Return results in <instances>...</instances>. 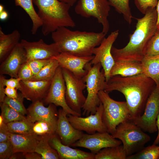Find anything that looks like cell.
<instances>
[{
	"label": "cell",
	"instance_id": "obj_1",
	"mask_svg": "<svg viewBox=\"0 0 159 159\" xmlns=\"http://www.w3.org/2000/svg\"><path fill=\"white\" fill-rule=\"evenodd\" d=\"M156 86L154 80L143 73L127 77L116 75L107 82L104 91L109 93L117 90L124 95L131 119L142 114L147 100Z\"/></svg>",
	"mask_w": 159,
	"mask_h": 159
},
{
	"label": "cell",
	"instance_id": "obj_2",
	"mask_svg": "<svg viewBox=\"0 0 159 159\" xmlns=\"http://www.w3.org/2000/svg\"><path fill=\"white\" fill-rule=\"evenodd\" d=\"M157 18L155 8L149 9L142 18H135L136 29L130 35L127 45L121 49L112 47L111 52L115 61L141 62L149 42L158 29Z\"/></svg>",
	"mask_w": 159,
	"mask_h": 159
},
{
	"label": "cell",
	"instance_id": "obj_3",
	"mask_svg": "<svg viewBox=\"0 0 159 159\" xmlns=\"http://www.w3.org/2000/svg\"><path fill=\"white\" fill-rule=\"evenodd\" d=\"M106 35L102 32L72 31L63 26L52 32V37L60 53L86 57L92 55L93 49L100 45Z\"/></svg>",
	"mask_w": 159,
	"mask_h": 159
},
{
	"label": "cell",
	"instance_id": "obj_4",
	"mask_svg": "<svg viewBox=\"0 0 159 159\" xmlns=\"http://www.w3.org/2000/svg\"><path fill=\"white\" fill-rule=\"evenodd\" d=\"M42 23L43 34L47 36L61 27H74L75 24L70 16L69 4L59 0H33Z\"/></svg>",
	"mask_w": 159,
	"mask_h": 159
},
{
	"label": "cell",
	"instance_id": "obj_5",
	"mask_svg": "<svg viewBox=\"0 0 159 159\" xmlns=\"http://www.w3.org/2000/svg\"><path fill=\"white\" fill-rule=\"evenodd\" d=\"M102 67L100 63L92 65L90 62L85 66L87 71L82 78L86 83L87 95L82 107L83 115L88 116L95 114L100 103L98 93L104 90L107 85L104 70H101Z\"/></svg>",
	"mask_w": 159,
	"mask_h": 159
},
{
	"label": "cell",
	"instance_id": "obj_6",
	"mask_svg": "<svg viewBox=\"0 0 159 159\" xmlns=\"http://www.w3.org/2000/svg\"><path fill=\"white\" fill-rule=\"evenodd\" d=\"M98 96L103 106V122L107 132L112 135L117 125L131 119L129 109L126 101L113 100L104 90L100 91Z\"/></svg>",
	"mask_w": 159,
	"mask_h": 159
},
{
	"label": "cell",
	"instance_id": "obj_7",
	"mask_svg": "<svg viewBox=\"0 0 159 159\" xmlns=\"http://www.w3.org/2000/svg\"><path fill=\"white\" fill-rule=\"evenodd\" d=\"M122 142L127 156L140 150L151 137L130 120L120 124L112 135Z\"/></svg>",
	"mask_w": 159,
	"mask_h": 159
},
{
	"label": "cell",
	"instance_id": "obj_8",
	"mask_svg": "<svg viewBox=\"0 0 159 159\" xmlns=\"http://www.w3.org/2000/svg\"><path fill=\"white\" fill-rule=\"evenodd\" d=\"M110 6L108 0H78L74 11L83 17H92L97 19L102 26V32L106 34L110 28L107 18Z\"/></svg>",
	"mask_w": 159,
	"mask_h": 159
},
{
	"label": "cell",
	"instance_id": "obj_9",
	"mask_svg": "<svg viewBox=\"0 0 159 159\" xmlns=\"http://www.w3.org/2000/svg\"><path fill=\"white\" fill-rule=\"evenodd\" d=\"M66 85L65 99L69 107L81 115V109L86 100L83 93L86 85L82 78L79 77L68 70L62 68Z\"/></svg>",
	"mask_w": 159,
	"mask_h": 159
},
{
	"label": "cell",
	"instance_id": "obj_10",
	"mask_svg": "<svg viewBox=\"0 0 159 159\" xmlns=\"http://www.w3.org/2000/svg\"><path fill=\"white\" fill-rule=\"evenodd\" d=\"M159 113V88L155 86L146 102L140 116L130 119L144 131L152 133L158 131L156 121Z\"/></svg>",
	"mask_w": 159,
	"mask_h": 159
},
{
	"label": "cell",
	"instance_id": "obj_11",
	"mask_svg": "<svg viewBox=\"0 0 159 159\" xmlns=\"http://www.w3.org/2000/svg\"><path fill=\"white\" fill-rule=\"evenodd\" d=\"M66 85L62 72L59 66L51 80L48 92L43 99L46 104H53L56 106H60L69 114L81 116L72 110L67 105L65 99Z\"/></svg>",
	"mask_w": 159,
	"mask_h": 159
},
{
	"label": "cell",
	"instance_id": "obj_12",
	"mask_svg": "<svg viewBox=\"0 0 159 159\" xmlns=\"http://www.w3.org/2000/svg\"><path fill=\"white\" fill-rule=\"evenodd\" d=\"M119 34V30L111 32L107 38H105L97 47L92 51L94 57L90 62L92 65L100 63L104 70L106 82L110 77V71L115 61L111 54L112 45Z\"/></svg>",
	"mask_w": 159,
	"mask_h": 159
},
{
	"label": "cell",
	"instance_id": "obj_13",
	"mask_svg": "<svg viewBox=\"0 0 159 159\" xmlns=\"http://www.w3.org/2000/svg\"><path fill=\"white\" fill-rule=\"evenodd\" d=\"M103 106L100 102L98 106L95 113L90 114L86 117L75 116L69 114L67 118L70 123L76 129L84 131L89 134L98 132H107V128L104 123L102 116Z\"/></svg>",
	"mask_w": 159,
	"mask_h": 159
},
{
	"label": "cell",
	"instance_id": "obj_14",
	"mask_svg": "<svg viewBox=\"0 0 159 159\" xmlns=\"http://www.w3.org/2000/svg\"><path fill=\"white\" fill-rule=\"evenodd\" d=\"M122 143L120 140L115 138L107 132H97L92 134H84L81 138L72 146L86 148L95 154L103 148L116 146Z\"/></svg>",
	"mask_w": 159,
	"mask_h": 159
},
{
	"label": "cell",
	"instance_id": "obj_15",
	"mask_svg": "<svg viewBox=\"0 0 159 159\" xmlns=\"http://www.w3.org/2000/svg\"><path fill=\"white\" fill-rule=\"evenodd\" d=\"M20 42L26 51L27 61L34 59H52L60 53L55 43L47 44L42 39L34 42L22 39Z\"/></svg>",
	"mask_w": 159,
	"mask_h": 159
},
{
	"label": "cell",
	"instance_id": "obj_16",
	"mask_svg": "<svg viewBox=\"0 0 159 159\" xmlns=\"http://www.w3.org/2000/svg\"><path fill=\"white\" fill-rule=\"evenodd\" d=\"M50 104L45 107L42 100H38L32 103L27 109V120L34 123L36 121L42 120L57 125L58 118L56 107Z\"/></svg>",
	"mask_w": 159,
	"mask_h": 159
},
{
	"label": "cell",
	"instance_id": "obj_17",
	"mask_svg": "<svg viewBox=\"0 0 159 159\" xmlns=\"http://www.w3.org/2000/svg\"><path fill=\"white\" fill-rule=\"evenodd\" d=\"M56 133L62 143L72 146L82 137V131L76 129L70 123L67 118L68 114L62 108L58 111Z\"/></svg>",
	"mask_w": 159,
	"mask_h": 159
},
{
	"label": "cell",
	"instance_id": "obj_18",
	"mask_svg": "<svg viewBox=\"0 0 159 159\" xmlns=\"http://www.w3.org/2000/svg\"><path fill=\"white\" fill-rule=\"evenodd\" d=\"M27 62L26 51L19 42L1 63L0 74H7L11 77L17 78L20 67Z\"/></svg>",
	"mask_w": 159,
	"mask_h": 159
},
{
	"label": "cell",
	"instance_id": "obj_19",
	"mask_svg": "<svg viewBox=\"0 0 159 159\" xmlns=\"http://www.w3.org/2000/svg\"><path fill=\"white\" fill-rule=\"evenodd\" d=\"M94 55L80 57L66 53H61L53 58L58 62L59 66L72 72L76 76L82 78L86 74L85 69L86 64L93 59Z\"/></svg>",
	"mask_w": 159,
	"mask_h": 159
},
{
	"label": "cell",
	"instance_id": "obj_20",
	"mask_svg": "<svg viewBox=\"0 0 159 159\" xmlns=\"http://www.w3.org/2000/svg\"><path fill=\"white\" fill-rule=\"evenodd\" d=\"M51 80L21 81V87L19 90L26 100L32 102L42 100L46 96Z\"/></svg>",
	"mask_w": 159,
	"mask_h": 159
},
{
	"label": "cell",
	"instance_id": "obj_21",
	"mask_svg": "<svg viewBox=\"0 0 159 159\" xmlns=\"http://www.w3.org/2000/svg\"><path fill=\"white\" fill-rule=\"evenodd\" d=\"M48 142L51 146L57 152L60 159H94V154L74 149L63 144L57 134L50 138Z\"/></svg>",
	"mask_w": 159,
	"mask_h": 159
},
{
	"label": "cell",
	"instance_id": "obj_22",
	"mask_svg": "<svg viewBox=\"0 0 159 159\" xmlns=\"http://www.w3.org/2000/svg\"><path fill=\"white\" fill-rule=\"evenodd\" d=\"M9 139L13 145L14 153L34 151L41 137L34 134L9 133Z\"/></svg>",
	"mask_w": 159,
	"mask_h": 159
},
{
	"label": "cell",
	"instance_id": "obj_23",
	"mask_svg": "<svg viewBox=\"0 0 159 159\" xmlns=\"http://www.w3.org/2000/svg\"><path fill=\"white\" fill-rule=\"evenodd\" d=\"M143 73L141 62L115 61L110 71V77L119 75L127 77Z\"/></svg>",
	"mask_w": 159,
	"mask_h": 159
},
{
	"label": "cell",
	"instance_id": "obj_24",
	"mask_svg": "<svg viewBox=\"0 0 159 159\" xmlns=\"http://www.w3.org/2000/svg\"><path fill=\"white\" fill-rule=\"evenodd\" d=\"M20 34L17 30L5 34L0 27V62L1 63L19 43Z\"/></svg>",
	"mask_w": 159,
	"mask_h": 159
},
{
	"label": "cell",
	"instance_id": "obj_25",
	"mask_svg": "<svg viewBox=\"0 0 159 159\" xmlns=\"http://www.w3.org/2000/svg\"><path fill=\"white\" fill-rule=\"evenodd\" d=\"M141 62L143 73L153 80L159 88V56L144 58Z\"/></svg>",
	"mask_w": 159,
	"mask_h": 159
},
{
	"label": "cell",
	"instance_id": "obj_26",
	"mask_svg": "<svg viewBox=\"0 0 159 159\" xmlns=\"http://www.w3.org/2000/svg\"><path fill=\"white\" fill-rule=\"evenodd\" d=\"M14 0L15 5L23 8L30 18L33 24L31 32L32 34H35L42 23L34 9L33 0Z\"/></svg>",
	"mask_w": 159,
	"mask_h": 159
},
{
	"label": "cell",
	"instance_id": "obj_27",
	"mask_svg": "<svg viewBox=\"0 0 159 159\" xmlns=\"http://www.w3.org/2000/svg\"><path fill=\"white\" fill-rule=\"evenodd\" d=\"M127 155L123 145L102 149L95 154L94 159H126Z\"/></svg>",
	"mask_w": 159,
	"mask_h": 159
},
{
	"label": "cell",
	"instance_id": "obj_28",
	"mask_svg": "<svg viewBox=\"0 0 159 159\" xmlns=\"http://www.w3.org/2000/svg\"><path fill=\"white\" fill-rule=\"evenodd\" d=\"M57 125L47 122L39 120L33 123L32 132L39 137L49 138L56 134Z\"/></svg>",
	"mask_w": 159,
	"mask_h": 159
},
{
	"label": "cell",
	"instance_id": "obj_29",
	"mask_svg": "<svg viewBox=\"0 0 159 159\" xmlns=\"http://www.w3.org/2000/svg\"><path fill=\"white\" fill-rule=\"evenodd\" d=\"M58 61L52 58L49 62L44 66L31 81H51L53 78L57 70L59 67Z\"/></svg>",
	"mask_w": 159,
	"mask_h": 159
},
{
	"label": "cell",
	"instance_id": "obj_30",
	"mask_svg": "<svg viewBox=\"0 0 159 159\" xmlns=\"http://www.w3.org/2000/svg\"><path fill=\"white\" fill-rule=\"evenodd\" d=\"M49 139L41 137L34 151L39 154L42 159H60L57 152L50 145Z\"/></svg>",
	"mask_w": 159,
	"mask_h": 159
},
{
	"label": "cell",
	"instance_id": "obj_31",
	"mask_svg": "<svg viewBox=\"0 0 159 159\" xmlns=\"http://www.w3.org/2000/svg\"><path fill=\"white\" fill-rule=\"evenodd\" d=\"M111 6H113L119 13L122 14L124 19L129 24L133 17L129 6V0H108Z\"/></svg>",
	"mask_w": 159,
	"mask_h": 159
},
{
	"label": "cell",
	"instance_id": "obj_32",
	"mask_svg": "<svg viewBox=\"0 0 159 159\" xmlns=\"http://www.w3.org/2000/svg\"><path fill=\"white\" fill-rule=\"evenodd\" d=\"M33 123L27 120H17L7 123L8 130L10 132L21 134H33L32 127Z\"/></svg>",
	"mask_w": 159,
	"mask_h": 159
},
{
	"label": "cell",
	"instance_id": "obj_33",
	"mask_svg": "<svg viewBox=\"0 0 159 159\" xmlns=\"http://www.w3.org/2000/svg\"><path fill=\"white\" fill-rule=\"evenodd\" d=\"M159 146L153 144L144 147L139 151L127 156V159H158Z\"/></svg>",
	"mask_w": 159,
	"mask_h": 159
},
{
	"label": "cell",
	"instance_id": "obj_34",
	"mask_svg": "<svg viewBox=\"0 0 159 159\" xmlns=\"http://www.w3.org/2000/svg\"><path fill=\"white\" fill-rule=\"evenodd\" d=\"M1 115L4 122L7 123L17 120H27L22 115L3 102L0 104Z\"/></svg>",
	"mask_w": 159,
	"mask_h": 159
},
{
	"label": "cell",
	"instance_id": "obj_35",
	"mask_svg": "<svg viewBox=\"0 0 159 159\" xmlns=\"http://www.w3.org/2000/svg\"><path fill=\"white\" fill-rule=\"evenodd\" d=\"M24 98L21 93L18 94V97L16 98H11L6 96L3 102L24 116L27 114V109L23 103Z\"/></svg>",
	"mask_w": 159,
	"mask_h": 159
},
{
	"label": "cell",
	"instance_id": "obj_36",
	"mask_svg": "<svg viewBox=\"0 0 159 159\" xmlns=\"http://www.w3.org/2000/svg\"><path fill=\"white\" fill-rule=\"evenodd\" d=\"M158 56H159V28L158 29L148 44L144 58Z\"/></svg>",
	"mask_w": 159,
	"mask_h": 159
},
{
	"label": "cell",
	"instance_id": "obj_37",
	"mask_svg": "<svg viewBox=\"0 0 159 159\" xmlns=\"http://www.w3.org/2000/svg\"><path fill=\"white\" fill-rule=\"evenodd\" d=\"M136 6L143 14H145L150 9L157 6L158 0H134Z\"/></svg>",
	"mask_w": 159,
	"mask_h": 159
},
{
	"label": "cell",
	"instance_id": "obj_38",
	"mask_svg": "<svg viewBox=\"0 0 159 159\" xmlns=\"http://www.w3.org/2000/svg\"><path fill=\"white\" fill-rule=\"evenodd\" d=\"M14 153L13 147L9 140L5 141L0 142V159H10Z\"/></svg>",
	"mask_w": 159,
	"mask_h": 159
},
{
	"label": "cell",
	"instance_id": "obj_39",
	"mask_svg": "<svg viewBox=\"0 0 159 159\" xmlns=\"http://www.w3.org/2000/svg\"><path fill=\"white\" fill-rule=\"evenodd\" d=\"M51 59H34L27 61L32 71L33 76L37 74L44 66L47 64Z\"/></svg>",
	"mask_w": 159,
	"mask_h": 159
},
{
	"label": "cell",
	"instance_id": "obj_40",
	"mask_svg": "<svg viewBox=\"0 0 159 159\" xmlns=\"http://www.w3.org/2000/svg\"><path fill=\"white\" fill-rule=\"evenodd\" d=\"M21 81L19 78L11 77L7 79L3 75H0V86L4 87H9L19 90L21 87Z\"/></svg>",
	"mask_w": 159,
	"mask_h": 159
},
{
	"label": "cell",
	"instance_id": "obj_41",
	"mask_svg": "<svg viewBox=\"0 0 159 159\" xmlns=\"http://www.w3.org/2000/svg\"><path fill=\"white\" fill-rule=\"evenodd\" d=\"M33 76L32 71L27 62L20 67L18 72V78L21 81H28L30 80Z\"/></svg>",
	"mask_w": 159,
	"mask_h": 159
},
{
	"label": "cell",
	"instance_id": "obj_42",
	"mask_svg": "<svg viewBox=\"0 0 159 159\" xmlns=\"http://www.w3.org/2000/svg\"><path fill=\"white\" fill-rule=\"evenodd\" d=\"M8 130L7 124L4 122L0 125V142L9 140Z\"/></svg>",
	"mask_w": 159,
	"mask_h": 159
},
{
	"label": "cell",
	"instance_id": "obj_43",
	"mask_svg": "<svg viewBox=\"0 0 159 159\" xmlns=\"http://www.w3.org/2000/svg\"><path fill=\"white\" fill-rule=\"evenodd\" d=\"M17 89L12 87H6L5 88V93L6 96L11 98H17L18 94L17 93Z\"/></svg>",
	"mask_w": 159,
	"mask_h": 159
},
{
	"label": "cell",
	"instance_id": "obj_44",
	"mask_svg": "<svg viewBox=\"0 0 159 159\" xmlns=\"http://www.w3.org/2000/svg\"><path fill=\"white\" fill-rule=\"evenodd\" d=\"M23 154L25 158L26 159H42V156L35 151L23 153Z\"/></svg>",
	"mask_w": 159,
	"mask_h": 159
},
{
	"label": "cell",
	"instance_id": "obj_45",
	"mask_svg": "<svg viewBox=\"0 0 159 159\" xmlns=\"http://www.w3.org/2000/svg\"><path fill=\"white\" fill-rule=\"evenodd\" d=\"M156 125L158 129V133L157 137L154 140L153 144L157 145L159 144V113L157 117Z\"/></svg>",
	"mask_w": 159,
	"mask_h": 159
},
{
	"label": "cell",
	"instance_id": "obj_46",
	"mask_svg": "<svg viewBox=\"0 0 159 159\" xmlns=\"http://www.w3.org/2000/svg\"><path fill=\"white\" fill-rule=\"evenodd\" d=\"M8 16V13L5 10L0 12V19L1 20L4 21L6 20Z\"/></svg>",
	"mask_w": 159,
	"mask_h": 159
},
{
	"label": "cell",
	"instance_id": "obj_47",
	"mask_svg": "<svg viewBox=\"0 0 159 159\" xmlns=\"http://www.w3.org/2000/svg\"><path fill=\"white\" fill-rule=\"evenodd\" d=\"M59 1L68 4L71 6L74 5L78 0H59Z\"/></svg>",
	"mask_w": 159,
	"mask_h": 159
},
{
	"label": "cell",
	"instance_id": "obj_48",
	"mask_svg": "<svg viewBox=\"0 0 159 159\" xmlns=\"http://www.w3.org/2000/svg\"><path fill=\"white\" fill-rule=\"evenodd\" d=\"M156 9L157 11L158 15L157 26L158 28H159V0H158Z\"/></svg>",
	"mask_w": 159,
	"mask_h": 159
},
{
	"label": "cell",
	"instance_id": "obj_49",
	"mask_svg": "<svg viewBox=\"0 0 159 159\" xmlns=\"http://www.w3.org/2000/svg\"><path fill=\"white\" fill-rule=\"evenodd\" d=\"M4 7L1 4L0 5V12H1L2 11H4Z\"/></svg>",
	"mask_w": 159,
	"mask_h": 159
},
{
	"label": "cell",
	"instance_id": "obj_50",
	"mask_svg": "<svg viewBox=\"0 0 159 159\" xmlns=\"http://www.w3.org/2000/svg\"><path fill=\"white\" fill-rule=\"evenodd\" d=\"M158 159H159V158H158Z\"/></svg>",
	"mask_w": 159,
	"mask_h": 159
}]
</instances>
